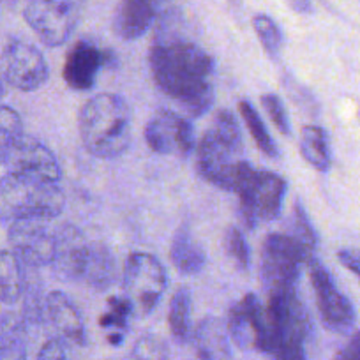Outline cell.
Wrapping results in <instances>:
<instances>
[{
	"label": "cell",
	"mask_w": 360,
	"mask_h": 360,
	"mask_svg": "<svg viewBox=\"0 0 360 360\" xmlns=\"http://www.w3.org/2000/svg\"><path fill=\"white\" fill-rule=\"evenodd\" d=\"M290 8L295 13H300V15H309L313 11V6H311V0H286Z\"/></svg>",
	"instance_id": "8d00e7d4"
},
{
	"label": "cell",
	"mask_w": 360,
	"mask_h": 360,
	"mask_svg": "<svg viewBox=\"0 0 360 360\" xmlns=\"http://www.w3.org/2000/svg\"><path fill=\"white\" fill-rule=\"evenodd\" d=\"M46 321H50L62 341H69L78 346L86 342L82 314L65 293L51 292L46 297Z\"/></svg>",
	"instance_id": "d6986e66"
},
{
	"label": "cell",
	"mask_w": 360,
	"mask_h": 360,
	"mask_svg": "<svg viewBox=\"0 0 360 360\" xmlns=\"http://www.w3.org/2000/svg\"><path fill=\"white\" fill-rule=\"evenodd\" d=\"M313 259L292 235L270 233L262 251V281L266 297L297 290L300 270Z\"/></svg>",
	"instance_id": "8992f818"
},
{
	"label": "cell",
	"mask_w": 360,
	"mask_h": 360,
	"mask_svg": "<svg viewBox=\"0 0 360 360\" xmlns=\"http://www.w3.org/2000/svg\"><path fill=\"white\" fill-rule=\"evenodd\" d=\"M122 286L124 299L129 300L133 313L147 316L155 309L168 286L165 266L148 252H133L126 262Z\"/></svg>",
	"instance_id": "ba28073f"
},
{
	"label": "cell",
	"mask_w": 360,
	"mask_h": 360,
	"mask_svg": "<svg viewBox=\"0 0 360 360\" xmlns=\"http://www.w3.org/2000/svg\"><path fill=\"white\" fill-rule=\"evenodd\" d=\"M288 184L281 175L252 168L237 191L238 214L248 228L274 221L279 216Z\"/></svg>",
	"instance_id": "52a82bcc"
},
{
	"label": "cell",
	"mask_w": 360,
	"mask_h": 360,
	"mask_svg": "<svg viewBox=\"0 0 360 360\" xmlns=\"http://www.w3.org/2000/svg\"><path fill=\"white\" fill-rule=\"evenodd\" d=\"M37 360H68V352H65L64 341L55 338L44 342L39 355H37Z\"/></svg>",
	"instance_id": "836d02e7"
},
{
	"label": "cell",
	"mask_w": 360,
	"mask_h": 360,
	"mask_svg": "<svg viewBox=\"0 0 360 360\" xmlns=\"http://www.w3.org/2000/svg\"><path fill=\"white\" fill-rule=\"evenodd\" d=\"M4 165L8 166V173H13V175L46 180V182H55V184L60 180L62 175L53 152L39 141L25 136L16 141Z\"/></svg>",
	"instance_id": "9a60e30c"
},
{
	"label": "cell",
	"mask_w": 360,
	"mask_h": 360,
	"mask_svg": "<svg viewBox=\"0 0 360 360\" xmlns=\"http://www.w3.org/2000/svg\"><path fill=\"white\" fill-rule=\"evenodd\" d=\"M148 62L154 82L186 115L202 117L212 108L214 62L198 44L182 39L158 41L150 48Z\"/></svg>",
	"instance_id": "6da1fadb"
},
{
	"label": "cell",
	"mask_w": 360,
	"mask_h": 360,
	"mask_svg": "<svg viewBox=\"0 0 360 360\" xmlns=\"http://www.w3.org/2000/svg\"><path fill=\"white\" fill-rule=\"evenodd\" d=\"M122 339H124V332H117V334H112V335H110L108 341L112 342V345L119 346L120 342H122Z\"/></svg>",
	"instance_id": "74e56055"
},
{
	"label": "cell",
	"mask_w": 360,
	"mask_h": 360,
	"mask_svg": "<svg viewBox=\"0 0 360 360\" xmlns=\"http://www.w3.org/2000/svg\"><path fill=\"white\" fill-rule=\"evenodd\" d=\"M90 242L72 224H64L55 230V255L51 266L64 281H82L83 265Z\"/></svg>",
	"instance_id": "2e32d148"
},
{
	"label": "cell",
	"mask_w": 360,
	"mask_h": 360,
	"mask_svg": "<svg viewBox=\"0 0 360 360\" xmlns=\"http://www.w3.org/2000/svg\"><path fill=\"white\" fill-rule=\"evenodd\" d=\"M300 152L313 168L327 172L332 165L327 133L320 126H306L300 131Z\"/></svg>",
	"instance_id": "cb8c5ba5"
},
{
	"label": "cell",
	"mask_w": 360,
	"mask_h": 360,
	"mask_svg": "<svg viewBox=\"0 0 360 360\" xmlns=\"http://www.w3.org/2000/svg\"><path fill=\"white\" fill-rule=\"evenodd\" d=\"M13 252L29 266L51 265L55 255V231L48 219L13 221L8 231Z\"/></svg>",
	"instance_id": "4fadbf2b"
},
{
	"label": "cell",
	"mask_w": 360,
	"mask_h": 360,
	"mask_svg": "<svg viewBox=\"0 0 360 360\" xmlns=\"http://www.w3.org/2000/svg\"><path fill=\"white\" fill-rule=\"evenodd\" d=\"M79 134L86 150L96 158L122 155L131 143V112L117 94H99L79 110Z\"/></svg>",
	"instance_id": "7a4b0ae2"
},
{
	"label": "cell",
	"mask_w": 360,
	"mask_h": 360,
	"mask_svg": "<svg viewBox=\"0 0 360 360\" xmlns=\"http://www.w3.org/2000/svg\"><path fill=\"white\" fill-rule=\"evenodd\" d=\"M25 263L13 251H0V302L16 304L25 290Z\"/></svg>",
	"instance_id": "603a6c76"
},
{
	"label": "cell",
	"mask_w": 360,
	"mask_h": 360,
	"mask_svg": "<svg viewBox=\"0 0 360 360\" xmlns=\"http://www.w3.org/2000/svg\"><path fill=\"white\" fill-rule=\"evenodd\" d=\"M293 238L306 249V252L309 256L314 255L316 251V245H318V237H316V231H314L313 224H311L309 216L307 212L304 210L302 203L297 202L295 205V214H293V231L292 233Z\"/></svg>",
	"instance_id": "f1b7e54d"
},
{
	"label": "cell",
	"mask_w": 360,
	"mask_h": 360,
	"mask_svg": "<svg viewBox=\"0 0 360 360\" xmlns=\"http://www.w3.org/2000/svg\"><path fill=\"white\" fill-rule=\"evenodd\" d=\"M338 258L360 281V249H341L338 252Z\"/></svg>",
	"instance_id": "e575fe53"
},
{
	"label": "cell",
	"mask_w": 360,
	"mask_h": 360,
	"mask_svg": "<svg viewBox=\"0 0 360 360\" xmlns=\"http://www.w3.org/2000/svg\"><path fill=\"white\" fill-rule=\"evenodd\" d=\"M169 258L175 269L186 276H193L202 272L207 263V255L202 245L193 237L188 226H180L175 231L169 249Z\"/></svg>",
	"instance_id": "7402d4cb"
},
{
	"label": "cell",
	"mask_w": 360,
	"mask_h": 360,
	"mask_svg": "<svg viewBox=\"0 0 360 360\" xmlns=\"http://www.w3.org/2000/svg\"><path fill=\"white\" fill-rule=\"evenodd\" d=\"M22 136V117L9 106H0V165H4L11 148Z\"/></svg>",
	"instance_id": "4316f807"
},
{
	"label": "cell",
	"mask_w": 360,
	"mask_h": 360,
	"mask_svg": "<svg viewBox=\"0 0 360 360\" xmlns=\"http://www.w3.org/2000/svg\"><path fill=\"white\" fill-rule=\"evenodd\" d=\"M117 274L115 258L101 242H90L83 265L82 281L94 290H106L113 285Z\"/></svg>",
	"instance_id": "44dd1931"
},
{
	"label": "cell",
	"mask_w": 360,
	"mask_h": 360,
	"mask_svg": "<svg viewBox=\"0 0 360 360\" xmlns=\"http://www.w3.org/2000/svg\"><path fill=\"white\" fill-rule=\"evenodd\" d=\"M224 249L238 270H248L249 262H251V251H249L248 242L238 228H228L226 235H224Z\"/></svg>",
	"instance_id": "4dcf8cb0"
},
{
	"label": "cell",
	"mask_w": 360,
	"mask_h": 360,
	"mask_svg": "<svg viewBox=\"0 0 360 360\" xmlns=\"http://www.w3.org/2000/svg\"><path fill=\"white\" fill-rule=\"evenodd\" d=\"M145 141L155 154L189 158L195 150V129L186 117L159 110L145 126Z\"/></svg>",
	"instance_id": "8fae6325"
},
{
	"label": "cell",
	"mask_w": 360,
	"mask_h": 360,
	"mask_svg": "<svg viewBox=\"0 0 360 360\" xmlns=\"http://www.w3.org/2000/svg\"><path fill=\"white\" fill-rule=\"evenodd\" d=\"M238 110H240L242 119H244L245 126H248L249 133H251L252 140H255V143L258 145L259 150L272 159L278 158V145H276L274 140L270 138L269 131H266L265 124H263L262 117H259V113L256 112L255 106L248 101H240Z\"/></svg>",
	"instance_id": "484cf974"
},
{
	"label": "cell",
	"mask_w": 360,
	"mask_h": 360,
	"mask_svg": "<svg viewBox=\"0 0 360 360\" xmlns=\"http://www.w3.org/2000/svg\"><path fill=\"white\" fill-rule=\"evenodd\" d=\"M65 207L55 182L8 173L0 179V221L53 219Z\"/></svg>",
	"instance_id": "277c9868"
},
{
	"label": "cell",
	"mask_w": 360,
	"mask_h": 360,
	"mask_svg": "<svg viewBox=\"0 0 360 360\" xmlns=\"http://www.w3.org/2000/svg\"><path fill=\"white\" fill-rule=\"evenodd\" d=\"M126 360H168V346L158 335L145 334L134 342Z\"/></svg>",
	"instance_id": "f546056e"
},
{
	"label": "cell",
	"mask_w": 360,
	"mask_h": 360,
	"mask_svg": "<svg viewBox=\"0 0 360 360\" xmlns=\"http://www.w3.org/2000/svg\"><path fill=\"white\" fill-rule=\"evenodd\" d=\"M334 360H360V330L349 338L348 345L335 355Z\"/></svg>",
	"instance_id": "d590c367"
},
{
	"label": "cell",
	"mask_w": 360,
	"mask_h": 360,
	"mask_svg": "<svg viewBox=\"0 0 360 360\" xmlns=\"http://www.w3.org/2000/svg\"><path fill=\"white\" fill-rule=\"evenodd\" d=\"M226 328L230 338L240 349H258L266 353L269 335L265 307L256 295L248 293L231 306Z\"/></svg>",
	"instance_id": "5bb4252c"
},
{
	"label": "cell",
	"mask_w": 360,
	"mask_h": 360,
	"mask_svg": "<svg viewBox=\"0 0 360 360\" xmlns=\"http://www.w3.org/2000/svg\"><path fill=\"white\" fill-rule=\"evenodd\" d=\"M166 2L168 0H122L113 18V30L126 41L145 36Z\"/></svg>",
	"instance_id": "ac0fdd59"
},
{
	"label": "cell",
	"mask_w": 360,
	"mask_h": 360,
	"mask_svg": "<svg viewBox=\"0 0 360 360\" xmlns=\"http://www.w3.org/2000/svg\"><path fill=\"white\" fill-rule=\"evenodd\" d=\"M262 105L263 108L266 110V113H269L270 120L276 124V127H278L279 131H281L285 136H290V120H288V113H286L285 110V105H283V101L279 99V96L276 94H265L262 98Z\"/></svg>",
	"instance_id": "1f68e13d"
},
{
	"label": "cell",
	"mask_w": 360,
	"mask_h": 360,
	"mask_svg": "<svg viewBox=\"0 0 360 360\" xmlns=\"http://www.w3.org/2000/svg\"><path fill=\"white\" fill-rule=\"evenodd\" d=\"M252 27H255L256 36H258L259 43L265 48L266 53L274 58L278 57L283 46V34L278 23L266 15H256L252 20Z\"/></svg>",
	"instance_id": "83f0119b"
},
{
	"label": "cell",
	"mask_w": 360,
	"mask_h": 360,
	"mask_svg": "<svg viewBox=\"0 0 360 360\" xmlns=\"http://www.w3.org/2000/svg\"><path fill=\"white\" fill-rule=\"evenodd\" d=\"M0 360H27V342L0 332Z\"/></svg>",
	"instance_id": "d6a6232c"
},
{
	"label": "cell",
	"mask_w": 360,
	"mask_h": 360,
	"mask_svg": "<svg viewBox=\"0 0 360 360\" xmlns=\"http://www.w3.org/2000/svg\"><path fill=\"white\" fill-rule=\"evenodd\" d=\"M168 323L176 342H188L191 338V293L188 288H179L172 297Z\"/></svg>",
	"instance_id": "d4e9b609"
},
{
	"label": "cell",
	"mask_w": 360,
	"mask_h": 360,
	"mask_svg": "<svg viewBox=\"0 0 360 360\" xmlns=\"http://www.w3.org/2000/svg\"><path fill=\"white\" fill-rule=\"evenodd\" d=\"M309 278L316 297L318 313L325 328L335 334H346L352 330L355 323V307L338 288L330 272L320 262L313 259L309 263Z\"/></svg>",
	"instance_id": "30bf717a"
},
{
	"label": "cell",
	"mask_w": 360,
	"mask_h": 360,
	"mask_svg": "<svg viewBox=\"0 0 360 360\" xmlns=\"http://www.w3.org/2000/svg\"><path fill=\"white\" fill-rule=\"evenodd\" d=\"M266 335L272 360H307L306 339L309 335V314L297 290L266 297Z\"/></svg>",
	"instance_id": "3957f363"
},
{
	"label": "cell",
	"mask_w": 360,
	"mask_h": 360,
	"mask_svg": "<svg viewBox=\"0 0 360 360\" xmlns=\"http://www.w3.org/2000/svg\"><path fill=\"white\" fill-rule=\"evenodd\" d=\"M4 83H2V78H0V98H2V96H4Z\"/></svg>",
	"instance_id": "f35d334b"
},
{
	"label": "cell",
	"mask_w": 360,
	"mask_h": 360,
	"mask_svg": "<svg viewBox=\"0 0 360 360\" xmlns=\"http://www.w3.org/2000/svg\"><path fill=\"white\" fill-rule=\"evenodd\" d=\"M196 168L209 184L231 193H237L252 172V166L242 158V145L224 140L214 129L207 131L198 143Z\"/></svg>",
	"instance_id": "5b68a950"
},
{
	"label": "cell",
	"mask_w": 360,
	"mask_h": 360,
	"mask_svg": "<svg viewBox=\"0 0 360 360\" xmlns=\"http://www.w3.org/2000/svg\"><path fill=\"white\" fill-rule=\"evenodd\" d=\"M30 29L46 46H60L71 37L79 20L72 0H27L23 11Z\"/></svg>",
	"instance_id": "9c48e42d"
},
{
	"label": "cell",
	"mask_w": 360,
	"mask_h": 360,
	"mask_svg": "<svg viewBox=\"0 0 360 360\" xmlns=\"http://www.w3.org/2000/svg\"><path fill=\"white\" fill-rule=\"evenodd\" d=\"M2 75L6 82L22 92H32L48 79V64L34 44L11 39L2 51Z\"/></svg>",
	"instance_id": "7c38bea8"
},
{
	"label": "cell",
	"mask_w": 360,
	"mask_h": 360,
	"mask_svg": "<svg viewBox=\"0 0 360 360\" xmlns=\"http://www.w3.org/2000/svg\"><path fill=\"white\" fill-rule=\"evenodd\" d=\"M198 360H231L230 334L219 318H203L193 335Z\"/></svg>",
	"instance_id": "ffe728a7"
},
{
	"label": "cell",
	"mask_w": 360,
	"mask_h": 360,
	"mask_svg": "<svg viewBox=\"0 0 360 360\" xmlns=\"http://www.w3.org/2000/svg\"><path fill=\"white\" fill-rule=\"evenodd\" d=\"M106 50H99L90 41H78L68 53L64 79L72 90H90L94 86L99 69L105 68Z\"/></svg>",
	"instance_id": "e0dca14e"
}]
</instances>
